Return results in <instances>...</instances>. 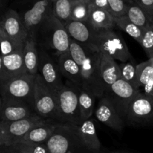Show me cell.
<instances>
[{
	"instance_id": "cell-39",
	"label": "cell",
	"mask_w": 153,
	"mask_h": 153,
	"mask_svg": "<svg viewBox=\"0 0 153 153\" xmlns=\"http://www.w3.org/2000/svg\"><path fill=\"white\" fill-rule=\"evenodd\" d=\"M73 1H88V0H71Z\"/></svg>"
},
{
	"instance_id": "cell-9",
	"label": "cell",
	"mask_w": 153,
	"mask_h": 153,
	"mask_svg": "<svg viewBox=\"0 0 153 153\" xmlns=\"http://www.w3.org/2000/svg\"><path fill=\"white\" fill-rule=\"evenodd\" d=\"M39 47V46H38ZM46 86L56 96L64 85L63 76L55 55L39 47L38 73Z\"/></svg>"
},
{
	"instance_id": "cell-7",
	"label": "cell",
	"mask_w": 153,
	"mask_h": 153,
	"mask_svg": "<svg viewBox=\"0 0 153 153\" xmlns=\"http://www.w3.org/2000/svg\"><path fill=\"white\" fill-rule=\"evenodd\" d=\"M35 79L36 76L25 73L1 82L0 83L1 98L25 102L34 107Z\"/></svg>"
},
{
	"instance_id": "cell-2",
	"label": "cell",
	"mask_w": 153,
	"mask_h": 153,
	"mask_svg": "<svg viewBox=\"0 0 153 153\" xmlns=\"http://www.w3.org/2000/svg\"><path fill=\"white\" fill-rule=\"evenodd\" d=\"M35 40L39 47L55 55L70 52V37L65 25L52 15L41 25Z\"/></svg>"
},
{
	"instance_id": "cell-32",
	"label": "cell",
	"mask_w": 153,
	"mask_h": 153,
	"mask_svg": "<svg viewBox=\"0 0 153 153\" xmlns=\"http://www.w3.org/2000/svg\"><path fill=\"white\" fill-rule=\"evenodd\" d=\"M132 0H108V11L114 18L125 16Z\"/></svg>"
},
{
	"instance_id": "cell-33",
	"label": "cell",
	"mask_w": 153,
	"mask_h": 153,
	"mask_svg": "<svg viewBox=\"0 0 153 153\" xmlns=\"http://www.w3.org/2000/svg\"><path fill=\"white\" fill-rule=\"evenodd\" d=\"M140 44L144 49L149 59L153 58V23L144 30Z\"/></svg>"
},
{
	"instance_id": "cell-15",
	"label": "cell",
	"mask_w": 153,
	"mask_h": 153,
	"mask_svg": "<svg viewBox=\"0 0 153 153\" xmlns=\"http://www.w3.org/2000/svg\"><path fill=\"white\" fill-rule=\"evenodd\" d=\"M27 73L23 58V49L0 57V83Z\"/></svg>"
},
{
	"instance_id": "cell-11",
	"label": "cell",
	"mask_w": 153,
	"mask_h": 153,
	"mask_svg": "<svg viewBox=\"0 0 153 153\" xmlns=\"http://www.w3.org/2000/svg\"><path fill=\"white\" fill-rule=\"evenodd\" d=\"M153 121V96L139 92L128 107L125 123L140 126Z\"/></svg>"
},
{
	"instance_id": "cell-41",
	"label": "cell",
	"mask_w": 153,
	"mask_h": 153,
	"mask_svg": "<svg viewBox=\"0 0 153 153\" xmlns=\"http://www.w3.org/2000/svg\"><path fill=\"white\" fill-rule=\"evenodd\" d=\"M152 22H153V18H152Z\"/></svg>"
},
{
	"instance_id": "cell-4",
	"label": "cell",
	"mask_w": 153,
	"mask_h": 153,
	"mask_svg": "<svg viewBox=\"0 0 153 153\" xmlns=\"http://www.w3.org/2000/svg\"><path fill=\"white\" fill-rule=\"evenodd\" d=\"M79 87L65 81L57 93V121L64 123H78L81 120Z\"/></svg>"
},
{
	"instance_id": "cell-23",
	"label": "cell",
	"mask_w": 153,
	"mask_h": 153,
	"mask_svg": "<svg viewBox=\"0 0 153 153\" xmlns=\"http://www.w3.org/2000/svg\"><path fill=\"white\" fill-rule=\"evenodd\" d=\"M23 58L27 73L36 76L38 73L39 47L36 40L30 36L24 43Z\"/></svg>"
},
{
	"instance_id": "cell-36",
	"label": "cell",
	"mask_w": 153,
	"mask_h": 153,
	"mask_svg": "<svg viewBox=\"0 0 153 153\" xmlns=\"http://www.w3.org/2000/svg\"><path fill=\"white\" fill-rule=\"evenodd\" d=\"M151 17L153 18V0H134Z\"/></svg>"
},
{
	"instance_id": "cell-6",
	"label": "cell",
	"mask_w": 153,
	"mask_h": 153,
	"mask_svg": "<svg viewBox=\"0 0 153 153\" xmlns=\"http://www.w3.org/2000/svg\"><path fill=\"white\" fill-rule=\"evenodd\" d=\"M22 4L19 13L28 36L35 40L41 25L52 15V0H23Z\"/></svg>"
},
{
	"instance_id": "cell-28",
	"label": "cell",
	"mask_w": 153,
	"mask_h": 153,
	"mask_svg": "<svg viewBox=\"0 0 153 153\" xmlns=\"http://www.w3.org/2000/svg\"><path fill=\"white\" fill-rule=\"evenodd\" d=\"M114 21L116 26L127 33L139 43H140L144 34V30L133 23L126 15L120 17L114 18Z\"/></svg>"
},
{
	"instance_id": "cell-14",
	"label": "cell",
	"mask_w": 153,
	"mask_h": 153,
	"mask_svg": "<svg viewBox=\"0 0 153 153\" xmlns=\"http://www.w3.org/2000/svg\"><path fill=\"white\" fill-rule=\"evenodd\" d=\"M99 99L94 111L97 120L115 131H122L126 123L110 99L105 95Z\"/></svg>"
},
{
	"instance_id": "cell-35",
	"label": "cell",
	"mask_w": 153,
	"mask_h": 153,
	"mask_svg": "<svg viewBox=\"0 0 153 153\" xmlns=\"http://www.w3.org/2000/svg\"><path fill=\"white\" fill-rule=\"evenodd\" d=\"M22 141L23 142L25 148L29 153H50L46 144L28 143L24 140H22Z\"/></svg>"
},
{
	"instance_id": "cell-17",
	"label": "cell",
	"mask_w": 153,
	"mask_h": 153,
	"mask_svg": "<svg viewBox=\"0 0 153 153\" xmlns=\"http://www.w3.org/2000/svg\"><path fill=\"white\" fill-rule=\"evenodd\" d=\"M66 29L71 39L88 46H94L97 29L89 22H82L70 19L65 25Z\"/></svg>"
},
{
	"instance_id": "cell-40",
	"label": "cell",
	"mask_w": 153,
	"mask_h": 153,
	"mask_svg": "<svg viewBox=\"0 0 153 153\" xmlns=\"http://www.w3.org/2000/svg\"><path fill=\"white\" fill-rule=\"evenodd\" d=\"M88 1H90V2H91V0H88Z\"/></svg>"
},
{
	"instance_id": "cell-18",
	"label": "cell",
	"mask_w": 153,
	"mask_h": 153,
	"mask_svg": "<svg viewBox=\"0 0 153 153\" xmlns=\"http://www.w3.org/2000/svg\"><path fill=\"white\" fill-rule=\"evenodd\" d=\"M72 125L83 143L91 152L99 153L102 150L101 142L97 135V128L92 117L81 120L78 123Z\"/></svg>"
},
{
	"instance_id": "cell-30",
	"label": "cell",
	"mask_w": 153,
	"mask_h": 153,
	"mask_svg": "<svg viewBox=\"0 0 153 153\" xmlns=\"http://www.w3.org/2000/svg\"><path fill=\"white\" fill-rule=\"evenodd\" d=\"M0 41L1 56H6L23 49L24 43L12 39L1 28H0Z\"/></svg>"
},
{
	"instance_id": "cell-34",
	"label": "cell",
	"mask_w": 153,
	"mask_h": 153,
	"mask_svg": "<svg viewBox=\"0 0 153 153\" xmlns=\"http://www.w3.org/2000/svg\"><path fill=\"white\" fill-rule=\"evenodd\" d=\"M0 153H29L22 140L8 146H0Z\"/></svg>"
},
{
	"instance_id": "cell-13",
	"label": "cell",
	"mask_w": 153,
	"mask_h": 153,
	"mask_svg": "<svg viewBox=\"0 0 153 153\" xmlns=\"http://www.w3.org/2000/svg\"><path fill=\"white\" fill-rule=\"evenodd\" d=\"M38 115L35 109L28 103L14 100L0 99V119L3 121L20 120Z\"/></svg>"
},
{
	"instance_id": "cell-16",
	"label": "cell",
	"mask_w": 153,
	"mask_h": 153,
	"mask_svg": "<svg viewBox=\"0 0 153 153\" xmlns=\"http://www.w3.org/2000/svg\"><path fill=\"white\" fill-rule=\"evenodd\" d=\"M0 28L3 30L12 39L25 43L28 34L17 11L9 9L1 17Z\"/></svg>"
},
{
	"instance_id": "cell-38",
	"label": "cell",
	"mask_w": 153,
	"mask_h": 153,
	"mask_svg": "<svg viewBox=\"0 0 153 153\" xmlns=\"http://www.w3.org/2000/svg\"><path fill=\"white\" fill-rule=\"evenodd\" d=\"M99 153H131L128 151L126 150H107V151H102L101 150Z\"/></svg>"
},
{
	"instance_id": "cell-26",
	"label": "cell",
	"mask_w": 153,
	"mask_h": 153,
	"mask_svg": "<svg viewBox=\"0 0 153 153\" xmlns=\"http://www.w3.org/2000/svg\"><path fill=\"white\" fill-rule=\"evenodd\" d=\"M79 108H80L81 120H87L92 117L95 111L96 98L91 91L84 88H79Z\"/></svg>"
},
{
	"instance_id": "cell-37",
	"label": "cell",
	"mask_w": 153,
	"mask_h": 153,
	"mask_svg": "<svg viewBox=\"0 0 153 153\" xmlns=\"http://www.w3.org/2000/svg\"><path fill=\"white\" fill-rule=\"evenodd\" d=\"M91 3L96 7L108 10V0H91Z\"/></svg>"
},
{
	"instance_id": "cell-5",
	"label": "cell",
	"mask_w": 153,
	"mask_h": 153,
	"mask_svg": "<svg viewBox=\"0 0 153 153\" xmlns=\"http://www.w3.org/2000/svg\"><path fill=\"white\" fill-rule=\"evenodd\" d=\"M94 46L101 53L120 63L134 60L124 39L114 29L97 30Z\"/></svg>"
},
{
	"instance_id": "cell-8",
	"label": "cell",
	"mask_w": 153,
	"mask_h": 153,
	"mask_svg": "<svg viewBox=\"0 0 153 153\" xmlns=\"http://www.w3.org/2000/svg\"><path fill=\"white\" fill-rule=\"evenodd\" d=\"M46 119L39 115L30 117L20 120L0 122V146H8L20 141L34 126Z\"/></svg>"
},
{
	"instance_id": "cell-25",
	"label": "cell",
	"mask_w": 153,
	"mask_h": 153,
	"mask_svg": "<svg viewBox=\"0 0 153 153\" xmlns=\"http://www.w3.org/2000/svg\"><path fill=\"white\" fill-rule=\"evenodd\" d=\"M126 16L135 25L145 30L153 23L149 15L134 1L129 3Z\"/></svg>"
},
{
	"instance_id": "cell-31",
	"label": "cell",
	"mask_w": 153,
	"mask_h": 153,
	"mask_svg": "<svg viewBox=\"0 0 153 153\" xmlns=\"http://www.w3.org/2000/svg\"><path fill=\"white\" fill-rule=\"evenodd\" d=\"M90 1H73L71 11V19L76 21L87 22L90 13Z\"/></svg>"
},
{
	"instance_id": "cell-42",
	"label": "cell",
	"mask_w": 153,
	"mask_h": 153,
	"mask_svg": "<svg viewBox=\"0 0 153 153\" xmlns=\"http://www.w3.org/2000/svg\"><path fill=\"white\" fill-rule=\"evenodd\" d=\"M152 60H153V58H152Z\"/></svg>"
},
{
	"instance_id": "cell-19",
	"label": "cell",
	"mask_w": 153,
	"mask_h": 153,
	"mask_svg": "<svg viewBox=\"0 0 153 153\" xmlns=\"http://www.w3.org/2000/svg\"><path fill=\"white\" fill-rule=\"evenodd\" d=\"M55 57L63 78L79 88H83V79L80 67L73 59L70 52L55 55Z\"/></svg>"
},
{
	"instance_id": "cell-27",
	"label": "cell",
	"mask_w": 153,
	"mask_h": 153,
	"mask_svg": "<svg viewBox=\"0 0 153 153\" xmlns=\"http://www.w3.org/2000/svg\"><path fill=\"white\" fill-rule=\"evenodd\" d=\"M73 3L71 0H52V15L65 25L71 19Z\"/></svg>"
},
{
	"instance_id": "cell-20",
	"label": "cell",
	"mask_w": 153,
	"mask_h": 153,
	"mask_svg": "<svg viewBox=\"0 0 153 153\" xmlns=\"http://www.w3.org/2000/svg\"><path fill=\"white\" fill-rule=\"evenodd\" d=\"M59 123L55 120L46 119L28 131L22 140L28 143L46 144L54 133Z\"/></svg>"
},
{
	"instance_id": "cell-12",
	"label": "cell",
	"mask_w": 153,
	"mask_h": 153,
	"mask_svg": "<svg viewBox=\"0 0 153 153\" xmlns=\"http://www.w3.org/2000/svg\"><path fill=\"white\" fill-rule=\"evenodd\" d=\"M140 91L134 88L123 79H120L113 84L105 93L116 108L124 122L128 107Z\"/></svg>"
},
{
	"instance_id": "cell-3",
	"label": "cell",
	"mask_w": 153,
	"mask_h": 153,
	"mask_svg": "<svg viewBox=\"0 0 153 153\" xmlns=\"http://www.w3.org/2000/svg\"><path fill=\"white\" fill-rule=\"evenodd\" d=\"M46 144L50 153H93L71 123H59Z\"/></svg>"
},
{
	"instance_id": "cell-21",
	"label": "cell",
	"mask_w": 153,
	"mask_h": 153,
	"mask_svg": "<svg viewBox=\"0 0 153 153\" xmlns=\"http://www.w3.org/2000/svg\"><path fill=\"white\" fill-rule=\"evenodd\" d=\"M100 76L105 91H107L114 82L121 79L119 64H117L113 58L102 53H101Z\"/></svg>"
},
{
	"instance_id": "cell-22",
	"label": "cell",
	"mask_w": 153,
	"mask_h": 153,
	"mask_svg": "<svg viewBox=\"0 0 153 153\" xmlns=\"http://www.w3.org/2000/svg\"><path fill=\"white\" fill-rule=\"evenodd\" d=\"M88 22L97 30L114 29L116 26L114 17L110 12L100 8L90 3V13Z\"/></svg>"
},
{
	"instance_id": "cell-1",
	"label": "cell",
	"mask_w": 153,
	"mask_h": 153,
	"mask_svg": "<svg viewBox=\"0 0 153 153\" xmlns=\"http://www.w3.org/2000/svg\"><path fill=\"white\" fill-rule=\"evenodd\" d=\"M70 53L79 65L83 79V88L98 98L105 94L100 76L101 52L96 47L88 46L70 38Z\"/></svg>"
},
{
	"instance_id": "cell-29",
	"label": "cell",
	"mask_w": 153,
	"mask_h": 153,
	"mask_svg": "<svg viewBox=\"0 0 153 153\" xmlns=\"http://www.w3.org/2000/svg\"><path fill=\"white\" fill-rule=\"evenodd\" d=\"M119 65L121 72V79L125 80L139 91L137 86V64H136L134 60L125 63L120 62Z\"/></svg>"
},
{
	"instance_id": "cell-10",
	"label": "cell",
	"mask_w": 153,
	"mask_h": 153,
	"mask_svg": "<svg viewBox=\"0 0 153 153\" xmlns=\"http://www.w3.org/2000/svg\"><path fill=\"white\" fill-rule=\"evenodd\" d=\"M34 107L39 116L57 121V98L46 86L39 74L36 75L34 91Z\"/></svg>"
},
{
	"instance_id": "cell-24",
	"label": "cell",
	"mask_w": 153,
	"mask_h": 153,
	"mask_svg": "<svg viewBox=\"0 0 153 153\" xmlns=\"http://www.w3.org/2000/svg\"><path fill=\"white\" fill-rule=\"evenodd\" d=\"M137 70V86L140 92L153 96V60L138 64Z\"/></svg>"
}]
</instances>
